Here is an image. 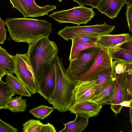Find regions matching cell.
I'll return each instance as SVG.
<instances>
[{
	"label": "cell",
	"instance_id": "38",
	"mask_svg": "<svg viewBox=\"0 0 132 132\" xmlns=\"http://www.w3.org/2000/svg\"><path fill=\"white\" fill-rule=\"evenodd\" d=\"M58 1H59L60 2H61L62 1V0H58Z\"/></svg>",
	"mask_w": 132,
	"mask_h": 132
},
{
	"label": "cell",
	"instance_id": "8",
	"mask_svg": "<svg viewBox=\"0 0 132 132\" xmlns=\"http://www.w3.org/2000/svg\"><path fill=\"white\" fill-rule=\"evenodd\" d=\"M14 8L19 11L24 18L39 17L48 15L49 12L55 10V5L39 6L35 0H9Z\"/></svg>",
	"mask_w": 132,
	"mask_h": 132
},
{
	"label": "cell",
	"instance_id": "15",
	"mask_svg": "<svg viewBox=\"0 0 132 132\" xmlns=\"http://www.w3.org/2000/svg\"><path fill=\"white\" fill-rule=\"evenodd\" d=\"M113 72L121 87L123 101L132 99V68L119 74H116Z\"/></svg>",
	"mask_w": 132,
	"mask_h": 132
},
{
	"label": "cell",
	"instance_id": "33",
	"mask_svg": "<svg viewBox=\"0 0 132 132\" xmlns=\"http://www.w3.org/2000/svg\"><path fill=\"white\" fill-rule=\"evenodd\" d=\"M55 127L52 124L48 122L43 125L40 132H56Z\"/></svg>",
	"mask_w": 132,
	"mask_h": 132
},
{
	"label": "cell",
	"instance_id": "17",
	"mask_svg": "<svg viewBox=\"0 0 132 132\" xmlns=\"http://www.w3.org/2000/svg\"><path fill=\"white\" fill-rule=\"evenodd\" d=\"M0 67L6 74L15 73V56L10 55L0 46Z\"/></svg>",
	"mask_w": 132,
	"mask_h": 132
},
{
	"label": "cell",
	"instance_id": "31",
	"mask_svg": "<svg viewBox=\"0 0 132 132\" xmlns=\"http://www.w3.org/2000/svg\"><path fill=\"white\" fill-rule=\"evenodd\" d=\"M5 22L0 16V44H3L6 39Z\"/></svg>",
	"mask_w": 132,
	"mask_h": 132
},
{
	"label": "cell",
	"instance_id": "22",
	"mask_svg": "<svg viewBox=\"0 0 132 132\" xmlns=\"http://www.w3.org/2000/svg\"><path fill=\"white\" fill-rule=\"evenodd\" d=\"M15 95L13 90L6 82L0 80V109H7V104Z\"/></svg>",
	"mask_w": 132,
	"mask_h": 132
},
{
	"label": "cell",
	"instance_id": "28",
	"mask_svg": "<svg viewBox=\"0 0 132 132\" xmlns=\"http://www.w3.org/2000/svg\"><path fill=\"white\" fill-rule=\"evenodd\" d=\"M99 36L91 35H82L77 36L73 38L84 43L96 44Z\"/></svg>",
	"mask_w": 132,
	"mask_h": 132
},
{
	"label": "cell",
	"instance_id": "5",
	"mask_svg": "<svg viewBox=\"0 0 132 132\" xmlns=\"http://www.w3.org/2000/svg\"><path fill=\"white\" fill-rule=\"evenodd\" d=\"M92 9L83 5L79 6L68 10L55 12L49 16L60 23H70L78 25L86 24L95 15Z\"/></svg>",
	"mask_w": 132,
	"mask_h": 132
},
{
	"label": "cell",
	"instance_id": "3",
	"mask_svg": "<svg viewBox=\"0 0 132 132\" xmlns=\"http://www.w3.org/2000/svg\"><path fill=\"white\" fill-rule=\"evenodd\" d=\"M49 36L42 37L28 44L26 54L38 86L58 52L56 43L49 39Z\"/></svg>",
	"mask_w": 132,
	"mask_h": 132
},
{
	"label": "cell",
	"instance_id": "7",
	"mask_svg": "<svg viewBox=\"0 0 132 132\" xmlns=\"http://www.w3.org/2000/svg\"><path fill=\"white\" fill-rule=\"evenodd\" d=\"M115 28V26L109 25L105 22L102 24L90 26L71 27L66 26L59 31L57 34L65 40L68 41L79 35L99 36L101 35L109 34L114 30Z\"/></svg>",
	"mask_w": 132,
	"mask_h": 132
},
{
	"label": "cell",
	"instance_id": "24",
	"mask_svg": "<svg viewBox=\"0 0 132 132\" xmlns=\"http://www.w3.org/2000/svg\"><path fill=\"white\" fill-rule=\"evenodd\" d=\"M71 40L72 44L69 59L70 62L76 58L79 53L83 50L92 47L97 46L96 44L84 43L75 38Z\"/></svg>",
	"mask_w": 132,
	"mask_h": 132
},
{
	"label": "cell",
	"instance_id": "4",
	"mask_svg": "<svg viewBox=\"0 0 132 132\" xmlns=\"http://www.w3.org/2000/svg\"><path fill=\"white\" fill-rule=\"evenodd\" d=\"M101 48L98 46L92 47L81 51L76 58L70 61L67 69L68 77L77 82L78 78L92 67Z\"/></svg>",
	"mask_w": 132,
	"mask_h": 132
},
{
	"label": "cell",
	"instance_id": "29",
	"mask_svg": "<svg viewBox=\"0 0 132 132\" xmlns=\"http://www.w3.org/2000/svg\"><path fill=\"white\" fill-rule=\"evenodd\" d=\"M18 130L6 123L0 118V132H18Z\"/></svg>",
	"mask_w": 132,
	"mask_h": 132
},
{
	"label": "cell",
	"instance_id": "19",
	"mask_svg": "<svg viewBox=\"0 0 132 132\" xmlns=\"http://www.w3.org/2000/svg\"><path fill=\"white\" fill-rule=\"evenodd\" d=\"M113 76V69L112 67H111L105 69L99 75L92 79L95 80L97 85L95 93V96L107 87Z\"/></svg>",
	"mask_w": 132,
	"mask_h": 132
},
{
	"label": "cell",
	"instance_id": "35",
	"mask_svg": "<svg viewBox=\"0 0 132 132\" xmlns=\"http://www.w3.org/2000/svg\"><path fill=\"white\" fill-rule=\"evenodd\" d=\"M132 99L129 100L124 101L121 102L119 104V107L122 108L123 106L131 107Z\"/></svg>",
	"mask_w": 132,
	"mask_h": 132
},
{
	"label": "cell",
	"instance_id": "20",
	"mask_svg": "<svg viewBox=\"0 0 132 132\" xmlns=\"http://www.w3.org/2000/svg\"><path fill=\"white\" fill-rule=\"evenodd\" d=\"M6 84L10 86L15 94L22 96L30 97L31 94L25 85L17 77L13 74H6Z\"/></svg>",
	"mask_w": 132,
	"mask_h": 132
},
{
	"label": "cell",
	"instance_id": "21",
	"mask_svg": "<svg viewBox=\"0 0 132 132\" xmlns=\"http://www.w3.org/2000/svg\"><path fill=\"white\" fill-rule=\"evenodd\" d=\"M123 101L122 90L116 78L113 94L110 103V109L116 116L120 112L122 108L119 107V104Z\"/></svg>",
	"mask_w": 132,
	"mask_h": 132
},
{
	"label": "cell",
	"instance_id": "12",
	"mask_svg": "<svg viewBox=\"0 0 132 132\" xmlns=\"http://www.w3.org/2000/svg\"><path fill=\"white\" fill-rule=\"evenodd\" d=\"M94 79L83 81H78L75 90L76 102L91 101L95 96L97 87Z\"/></svg>",
	"mask_w": 132,
	"mask_h": 132
},
{
	"label": "cell",
	"instance_id": "27",
	"mask_svg": "<svg viewBox=\"0 0 132 132\" xmlns=\"http://www.w3.org/2000/svg\"><path fill=\"white\" fill-rule=\"evenodd\" d=\"M39 120L30 119L23 125V132H40L43 125Z\"/></svg>",
	"mask_w": 132,
	"mask_h": 132
},
{
	"label": "cell",
	"instance_id": "36",
	"mask_svg": "<svg viewBox=\"0 0 132 132\" xmlns=\"http://www.w3.org/2000/svg\"><path fill=\"white\" fill-rule=\"evenodd\" d=\"M6 75V73L0 67V80H1L3 77Z\"/></svg>",
	"mask_w": 132,
	"mask_h": 132
},
{
	"label": "cell",
	"instance_id": "26",
	"mask_svg": "<svg viewBox=\"0 0 132 132\" xmlns=\"http://www.w3.org/2000/svg\"><path fill=\"white\" fill-rule=\"evenodd\" d=\"M54 109L53 107L42 105L31 109L29 112L35 117L43 120L50 115Z\"/></svg>",
	"mask_w": 132,
	"mask_h": 132
},
{
	"label": "cell",
	"instance_id": "34",
	"mask_svg": "<svg viewBox=\"0 0 132 132\" xmlns=\"http://www.w3.org/2000/svg\"><path fill=\"white\" fill-rule=\"evenodd\" d=\"M119 47L132 52V40L128 41L123 43Z\"/></svg>",
	"mask_w": 132,
	"mask_h": 132
},
{
	"label": "cell",
	"instance_id": "32",
	"mask_svg": "<svg viewBox=\"0 0 132 132\" xmlns=\"http://www.w3.org/2000/svg\"><path fill=\"white\" fill-rule=\"evenodd\" d=\"M126 15L129 30L132 32V5H127Z\"/></svg>",
	"mask_w": 132,
	"mask_h": 132
},
{
	"label": "cell",
	"instance_id": "1",
	"mask_svg": "<svg viewBox=\"0 0 132 132\" xmlns=\"http://www.w3.org/2000/svg\"><path fill=\"white\" fill-rule=\"evenodd\" d=\"M10 36L17 42L29 44L52 31V24L44 20L27 18H9L5 21Z\"/></svg>",
	"mask_w": 132,
	"mask_h": 132
},
{
	"label": "cell",
	"instance_id": "37",
	"mask_svg": "<svg viewBox=\"0 0 132 132\" xmlns=\"http://www.w3.org/2000/svg\"><path fill=\"white\" fill-rule=\"evenodd\" d=\"M127 5H132V0H125Z\"/></svg>",
	"mask_w": 132,
	"mask_h": 132
},
{
	"label": "cell",
	"instance_id": "16",
	"mask_svg": "<svg viewBox=\"0 0 132 132\" xmlns=\"http://www.w3.org/2000/svg\"><path fill=\"white\" fill-rule=\"evenodd\" d=\"M75 114L74 120L63 123L64 127L60 132H80L85 129L88 125L89 118L80 114Z\"/></svg>",
	"mask_w": 132,
	"mask_h": 132
},
{
	"label": "cell",
	"instance_id": "14",
	"mask_svg": "<svg viewBox=\"0 0 132 132\" xmlns=\"http://www.w3.org/2000/svg\"><path fill=\"white\" fill-rule=\"evenodd\" d=\"M126 4L125 0H101L96 8L102 14L110 19L116 18L121 8Z\"/></svg>",
	"mask_w": 132,
	"mask_h": 132
},
{
	"label": "cell",
	"instance_id": "10",
	"mask_svg": "<svg viewBox=\"0 0 132 132\" xmlns=\"http://www.w3.org/2000/svg\"><path fill=\"white\" fill-rule=\"evenodd\" d=\"M55 83V73L53 61L47 69L39 85L37 93L47 100L52 94Z\"/></svg>",
	"mask_w": 132,
	"mask_h": 132
},
{
	"label": "cell",
	"instance_id": "23",
	"mask_svg": "<svg viewBox=\"0 0 132 132\" xmlns=\"http://www.w3.org/2000/svg\"><path fill=\"white\" fill-rule=\"evenodd\" d=\"M112 60L132 63V52L119 47L108 50Z\"/></svg>",
	"mask_w": 132,
	"mask_h": 132
},
{
	"label": "cell",
	"instance_id": "6",
	"mask_svg": "<svg viewBox=\"0 0 132 132\" xmlns=\"http://www.w3.org/2000/svg\"><path fill=\"white\" fill-rule=\"evenodd\" d=\"M15 56V74L31 94H35L37 91L38 86L33 70L27 54L17 53Z\"/></svg>",
	"mask_w": 132,
	"mask_h": 132
},
{
	"label": "cell",
	"instance_id": "30",
	"mask_svg": "<svg viewBox=\"0 0 132 132\" xmlns=\"http://www.w3.org/2000/svg\"><path fill=\"white\" fill-rule=\"evenodd\" d=\"M77 2L80 6L88 5L91 6L92 8H96L100 2L101 0H73Z\"/></svg>",
	"mask_w": 132,
	"mask_h": 132
},
{
	"label": "cell",
	"instance_id": "18",
	"mask_svg": "<svg viewBox=\"0 0 132 132\" xmlns=\"http://www.w3.org/2000/svg\"><path fill=\"white\" fill-rule=\"evenodd\" d=\"M115 80L113 73V77L107 87L90 101L101 105L105 104L107 102H111L113 94Z\"/></svg>",
	"mask_w": 132,
	"mask_h": 132
},
{
	"label": "cell",
	"instance_id": "9",
	"mask_svg": "<svg viewBox=\"0 0 132 132\" xmlns=\"http://www.w3.org/2000/svg\"><path fill=\"white\" fill-rule=\"evenodd\" d=\"M112 60L108 49L101 48L91 68L78 79L77 82L92 79L105 69L112 67Z\"/></svg>",
	"mask_w": 132,
	"mask_h": 132
},
{
	"label": "cell",
	"instance_id": "11",
	"mask_svg": "<svg viewBox=\"0 0 132 132\" xmlns=\"http://www.w3.org/2000/svg\"><path fill=\"white\" fill-rule=\"evenodd\" d=\"M132 40V35L129 33L117 35H101L96 43L97 46L108 50L119 47L123 43Z\"/></svg>",
	"mask_w": 132,
	"mask_h": 132
},
{
	"label": "cell",
	"instance_id": "13",
	"mask_svg": "<svg viewBox=\"0 0 132 132\" xmlns=\"http://www.w3.org/2000/svg\"><path fill=\"white\" fill-rule=\"evenodd\" d=\"M103 105L89 101L76 102L69 109L71 113L78 114L89 118L98 115Z\"/></svg>",
	"mask_w": 132,
	"mask_h": 132
},
{
	"label": "cell",
	"instance_id": "25",
	"mask_svg": "<svg viewBox=\"0 0 132 132\" xmlns=\"http://www.w3.org/2000/svg\"><path fill=\"white\" fill-rule=\"evenodd\" d=\"M22 96L11 98L6 105V108L14 112L24 111L27 107L26 99H23Z\"/></svg>",
	"mask_w": 132,
	"mask_h": 132
},
{
	"label": "cell",
	"instance_id": "2",
	"mask_svg": "<svg viewBox=\"0 0 132 132\" xmlns=\"http://www.w3.org/2000/svg\"><path fill=\"white\" fill-rule=\"evenodd\" d=\"M53 62L55 73V85L52 94L47 101L53 105L54 109L60 112H64L68 111L76 102L75 90L77 82L73 81L68 77L62 59L57 54Z\"/></svg>",
	"mask_w": 132,
	"mask_h": 132
}]
</instances>
